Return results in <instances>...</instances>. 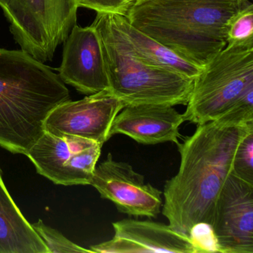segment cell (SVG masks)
<instances>
[{
    "mask_svg": "<svg viewBox=\"0 0 253 253\" xmlns=\"http://www.w3.org/2000/svg\"><path fill=\"white\" fill-rule=\"evenodd\" d=\"M183 114L168 105H129L123 108L114 120L110 137L124 134L138 143L156 145L179 143Z\"/></svg>",
    "mask_w": 253,
    "mask_h": 253,
    "instance_id": "obj_13",
    "label": "cell"
},
{
    "mask_svg": "<svg viewBox=\"0 0 253 253\" xmlns=\"http://www.w3.org/2000/svg\"><path fill=\"white\" fill-rule=\"evenodd\" d=\"M250 0H143L125 17L129 23L197 67L227 45L229 23Z\"/></svg>",
    "mask_w": 253,
    "mask_h": 253,
    "instance_id": "obj_2",
    "label": "cell"
},
{
    "mask_svg": "<svg viewBox=\"0 0 253 253\" xmlns=\"http://www.w3.org/2000/svg\"><path fill=\"white\" fill-rule=\"evenodd\" d=\"M112 226L113 238L91 246V253H200L189 235L174 230L169 225L128 218L113 222Z\"/></svg>",
    "mask_w": 253,
    "mask_h": 253,
    "instance_id": "obj_12",
    "label": "cell"
},
{
    "mask_svg": "<svg viewBox=\"0 0 253 253\" xmlns=\"http://www.w3.org/2000/svg\"><path fill=\"white\" fill-rule=\"evenodd\" d=\"M222 253H253V185L231 174L214 207L211 226Z\"/></svg>",
    "mask_w": 253,
    "mask_h": 253,
    "instance_id": "obj_10",
    "label": "cell"
},
{
    "mask_svg": "<svg viewBox=\"0 0 253 253\" xmlns=\"http://www.w3.org/2000/svg\"><path fill=\"white\" fill-rule=\"evenodd\" d=\"M78 8L76 0H5L2 10L21 49L45 63L77 25Z\"/></svg>",
    "mask_w": 253,
    "mask_h": 253,
    "instance_id": "obj_6",
    "label": "cell"
},
{
    "mask_svg": "<svg viewBox=\"0 0 253 253\" xmlns=\"http://www.w3.org/2000/svg\"><path fill=\"white\" fill-rule=\"evenodd\" d=\"M250 1H252V0H250Z\"/></svg>",
    "mask_w": 253,
    "mask_h": 253,
    "instance_id": "obj_22",
    "label": "cell"
},
{
    "mask_svg": "<svg viewBox=\"0 0 253 253\" xmlns=\"http://www.w3.org/2000/svg\"><path fill=\"white\" fill-rule=\"evenodd\" d=\"M101 15L115 39L137 60L151 66L178 72L192 79L199 74L201 68L185 61L162 44L134 27L125 16L109 14Z\"/></svg>",
    "mask_w": 253,
    "mask_h": 253,
    "instance_id": "obj_14",
    "label": "cell"
},
{
    "mask_svg": "<svg viewBox=\"0 0 253 253\" xmlns=\"http://www.w3.org/2000/svg\"><path fill=\"white\" fill-rule=\"evenodd\" d=\"M89 185L120 212L136 217H155L163 205L162 192L146 183L128 163L114 160L111 153L96 166Z\"/></svg>",
    "mask_w": 253,
    "mask_h": 253,
    "instance_id": "obj_9",
    "label": "cell"
},
{
    "mask_svg": "<svg viewBox=\"0 0 253 253\" xmlns=\"http://www.w3.org/2000/svg\"><path fill=\"white\" fill-rule=\"evenodd\" d=\"M231 174L253 185V125L243 136L237 147Z\"/></svg>",
    "mask_w": 253,
    "mask_h": 253,
    "instance_id": "obj_16",
    "label": "cell"
},
{
    "mask_svg": "<svg viewBox=\"0 0 253 253\" xmlns=\"http://www.w3.org/2000/svg\"><path fill=\"white\" fill-rule=\"evenodd\" d=\"M186 106L184 121L197 125L253 122V41L227 43L203 66Z\"/></svg>",
    "mask_w": 253,
    "mask_h": 253,
    "instance_id": "obj_4",
    "label": "cell"
},
{
    "mask_svg": "<svg viewBox=\"0 0 253 253\" xmlns=\"http://www.w3.org/2000/svg\"><path fill=\"white\" fill-rule=\"evenodd\" d=\"M124 103L109 89L77 101L66 100L47 117L45 131L57 137H78L104 144L111 138V127Z\"/></svg>",
    "mask_w": 253,
    "mask_h": 253,
    "instance_id": "obj_8",
    "label": "cell"
},
{
    "mask_svg": "<svg viewBox=\"0 0 253 253\" xmlns=\"http://www.w3.org/2000/svg\"><path fill=\"white\" fill-rule=\"evenodd\" d=\"M32 226L46 246L48 253H91L89 249L84 248L72 242L61 232L45 224L42 220L32 223Z\"/></svg>",
    "mask_w": 253,
    "mask_h": 253,
    "instance_id": "obj_17",
    "label": "cell"
},
{
    "mask_svg": "<svg viewBox=\"0 0 253 253\" xmlns=\"http://www.w3.org/2000/svg\"><path fill=\"white\" fill-rule=\"evenodd\" d=\"M101 149L92 140L44 131L26 156L38 174L55 184L89 185Z\"/></svg>",
    "mask_w": 253,
    "mask_h": 253,
    "instance_id": "obj_7",
    "label": "cell"
},
{
    "mask_svg": "<svg viewBox=\"0 0 253 253\" xmlns=\"http://www.w3.org/2000/svg\"><path fill=\"white\" fill-rule=\"evenodd\" d=\"M5 0H0V7L1 8H3L4 6H5Z\"/></svg>",
    "mask_w": 253,
    "mask_h": 253,
    "instance_id": "obj_20",
    "label": "cell"
},
{
    "mask_svg": "<svg viewBox=\"0 0 253 253\" xmlns=\"http://www.w3.org/2000/svg\"><path fill=\"white\" fill-rule=\"evenodd\" d=\"M253 122L221 120L197 125L193 134L177 143V174L164 185L163 214L174 230L189 235L194 226L212 224L214 207L232 173L237 147Z\"/></svg>",
    "mask_w": 253,
    "mask_h": 253,
    "instance_id": "obj_1",
    "label": "cell"
},
{
    "mask_svg": "<svg viewBox=\"0 0 253 253\" xmlns=\"http://www.w3.org/2000/svg\"><path fill=\"white\" fill-rule=\"evenodd\" d=\"M0 253H48L11 198L0 168Z\"/></svg>",
    "mask_w": 253,
    "mask_h": 253,
    "instance_id": "obj_15",
    "label": "cell"
},
{
    "mask_svg": "<svg viewBox=\"0 0 253 253\" xmlns=\"http://www.w3.org/2000/svg\"><path fill=\"white\" fill-rule=\"evenodd\" d=\"M134 0H76L78 8L94 10L100 14L126 16Z\"/></svg>",
    "mask_w": 253,
    "mask_h": 253,
    "instance_id": "obj_19",
    "label": "cell"
},
{
    "mask_svg": "<svg viewBox=\"0 0 253 253\" xmlns=\"http://www.w3.org/2000/svg\"><path fill=\"white\" fill-rule=\"evenodd\" d=\"M57 71L65 84L81 94L90 95L109 89L100 38L92 25L74 26L65 41Z\"/></svg>",
    "mask_w": 253,
    "mask_h": 253,
    "instance_id": "obj_11",
    "label": "cell"
},
{
    "mask_svg": "<svg viewBox=\"0 0 253 253\" xmlns=\"http://www.w3.org/2000/svg\"><path fill=\"white\" fill-rule=\"evenodd\" d=\"M135 2H139V1H143V0H134Z\"/></svg>",
    "mask_w": 253,
    "mask_h": 253,
    "instance_id": "obj_21",
    "label": "cell"
},
{
    "mask_svg": "<svg viewBox=\"0 0 253 253\" xmlns=\"http://www.w3.org/2000/svg\"><path fill=\"white\" fill-rule=\"evenodd\" d=\"M227 43H240L253 41V5L241 10L229 23Z\"/></svg>",
    "mask_w": 253,
    "mask_h": 253,
    "instance_id": "obj_18",
    "label": "cell"
},
{
    "mask_svg": "<svg viewBox=\"0 0 253 253\" xmlns=\"http://www.w3.org/2000/svg\"><path fill=\"white\" fill-rule=\"evenodd\" d=\"M91 25L100 38L109 90L124 106L187 104L194 79L133 57L115 39L100 13Z\"/></svg>",
    "mask_w": 253,
    "mask_h": 253,
    "instance_id": "obj_5",
    "label": "cell"
},
{
    "mask_svg": "<svg viewBox=\"0 0 253 253\" xmlns=\"http://www.w3.org/2000/svg\"><path fill=\"white\" fill-rule=\"evenodd\" d=\"M70 100L58 74L23 50L0 48V146L26 155L50 112Z\"/></svg>",
    "mask_w": 253,
    "mask_h": 253,
    "instance_id": "obj_3",
    "label": "cell"
}]
</instances>
